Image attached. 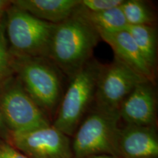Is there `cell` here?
I'll return each instance as SVG.
<instances>
[{"instance_id":"1","label":"cell","mask_w":158,"mask_h":158,"mask_svg":"<svg viewBox=\"0 0 158 158\" xmlns=\"http://www.w3.org/2000/svg\"><path fill=\"white\" fill-rule=\"evenodd\" d=\"M100 35L76 13L55 24L46 58L71 78L92 59Z\"/></svg>"},{"instance_id":"15","label":"cell","mask_w":158,"mask_h":158,"mask_svg":"<svg viewBox=\"0 0 158 158\" xmlns=\"http://www.w3.org/2000/svg\"><path fill=\"white\" fill-rule=\"evenodd\" d=\"M127 25L155 26V15L149 4L141 0H124L120 6Z\"/></svg>"},{"instance_id":"6","label":"cell","mask_w":158,"mask_h":158,"mask_svg":"<svg viewBox=\"0 0 158 158\" xmlns=\"http://www.w3.org/2000/svg\"><path fill=\"white\" fill-rule=\"evenodd\" d=\"M0 115L10 133L50 125V120L13 75L0 84Z\"/></svg>"},{"instance_id":"13","label":"cell","mask_w":158,"mask_h":158,"mask_svg":"<svg viewBox=\"0 0 158 158\" xmlns=\"http://www.w3.org/2000/svg\"><path fill=\"white\" fill-rule=\"evenodd\" d=\"M97 32H113L123 30L127 26L120 7L101 12H91L80 5L75 11Z\"/></svg>"},{"instance_id":"16","label":"cell","mask_w":158,"mask_h":158,"mask_svg":"<svg viewBox=\"0 0 158 158\" xmlns=\"http://www.w3.org/2000/svg\"><path fill=\"white\" fill-rule=\"evenodd\" d=\"M13 73L12 56L5 36V23L0 22V84Z\"/></svg>"},{"instance_id":"7","label":"cell","mask_w":158,"mask_h":158,"mask_svg":"<svg viewBox=\"0 0 158 158\" xmlns=\"http://www.w3.org/2000/svg\"><path fill=\"white\" fill-rule=\"evenodd\" d=\"M144 81H148L115 58L109 64H100L94 99L95 108L118 113L126 97Z\"/></svg>"},{"instance_id":"19","label":"cell","mask_w":158,"mask_h":158,"mask_svg":"<svg viewBox=\"0 0 158 158\" xmlns=\"http://www.w3.org/2000/svg\"><path fill=\"white\" fill-rule=\"evenodd\" d=\"M12 5L11 1L0 0V21H2V18L6 14V12Z\"/></svg>"},{"instance_id":"14","label":"cell","mask_w":158,"mask_h":158,"mask_svg":"<svg viewBox=\"0 0 158 158\" xmlns=\"http://www.w3.org/2000/svg\"><path fill=\"white\" fill-rule=\"evenodd\" d=\"M125 29L133 37L149 68L155 72L157 63V32L155 26L127 25Z\"/></svg>"},{"instance_id":"18","label":"cell","mask_w":158,"mask_h":158,"mask_svg":"<svg viewBox=\"0 0 158 158\" xmlns=\"http://www.w3.org/2000/svg\"><path fill=\"white\" fill-rule=\"evenodd\" d=\"M0 158H29L9 143L0 144Z\"/></svg>"},{"instance_id":"4","label":"cell","mask_w":158,"mask_h":158,"mask_svg":"<svg viewBox=\"0 0 158 158\" xmlns=\"http://www.w3.org/2000/svg\"><path fill=\"white\" fill-rule=\"evenodd\" d=\"M5 31L12 56L46 57L55 24L11 5L6 12Z\"/></svg>"},{"instance_id":"21","label":"cell","mask_w":158,"mask_h":158,"mask_svg":"<svg viewBox=\"0 0 158 158\" xmlns=\"http://www.w3.org/2000/svg\"><path fill=\"white\" fill-rule=\"evenodd\" d=\"M84 158H120L116 156L110 155H93L89 156V157H86Z\"/></svg>"},{"instance_id":"5","label":"cell","mask_w":158,"mask_h":158,"mask_svg":"<svg viewBox=\"0 0 158 158\" xmlns=\"http://www.w3.org/2000/svg\"><path fill=\"white\" fill-rule=\"evenodd\" d=\"M119 120L118 112H107L96 108L92 110L73 135L71 144L73 158L98 155L116 156Z\"/></svg>"},{"instance_id":"10","label":"cell","mask_w":158,"mask_h":158,"mask_svg":"<svg viewBox=\"0 0 158 158\" xmlns=\"http://www.w3.org/2000/svg\"><path fill=\"white\" fill-rule=\"evenodd\" d=\"M158 139L155 125L127 124L118 130L116 156L120 158H156Z\"/></svg>"},{"instance_id":"8","label":"cell","mask_w":158,"mask_h":158,"mask_svg":"<svg viewBox=\"0 0 158 158\" xmlns=\"http://www.w3.org/2000/svg\"><path fill=\"white\" fill-rule=\"evenodd\" d=\"M10 145L29 158H73L70 140L52 124L10 133Z\"/></svg>"},{"instance_id":"20","label":"cell","mask_w":158,"mask_h":158,"mask_svg":"<svg viewBox=\"0 0 158 158\" xmlns=\"http://www.w3.org/2000/svg\"><path fill=\"white\" fill-rule=\"evenodd\" d=\"M7 129L6 125L4 123L2 118L1 115H0V136L1 137H4V136L7 135Z\"/></svg>"},{"instance_id":"9","label":"cell","mask_w":158,"mask_h":158,"mask_svg":"<svg viewBox=\"0 0 158 158\" xmlns=\"http://www.w3.org/2000/svg\"><path fill=\"white\" fill-rule=\"evenodd\" d=\"M118 114L120 119L127 124L155 125L157 97L155 84L144 81L137 85L120 105Z\"/></svg>"},{"instance_id":"2","label":"cell","mask_w":158,"mask_h":158,"mask_svg":"<svg viewBox=\"0 0 158 158\" xmlns=\"http://www.w3.org/2000/svg\"><path fill=\"white\" fill-rule=\"evenodd\" d=\"M12 68L26 92L50 120L64 93L62 72L43 56H12Z\"/></svg>"},{"instance_id":"17","label":"cell","mask_w":158,"mask_h":158,"mask_svg":"<svg viewBox=\"0 0 158 158\" xmlns=\"http://www.w3.org/2000/svg\"><path fill=\"white\" fill-rule=\"evenodd\" d=\"M124 0H81L80 6L91 12H101L118 7Z\"/></svg>"},{"instance_id":"12","label":"cell","mask_w":158,"mask_h":158,"mask_svg":"<svg viewBox=\"0 0 158 158\" xmlns=\"http://www.w3.org/2000/svg\"><path fill=\"white\" fill-rule=\"evenodd\" d=\"M12 5L37 19L57 24L72 16L81 0H16Z\"/></svg>"},{"instance_id":"3","label":"cell","mask_w":158,"mask_h":158,"mask_svg":"<svg viewBox=\"0 0 158 158\" xmlns=\"http://www.w3.org/2000/svg\"><path fill=\"white\" fill-rule=\"evenodd\" d=\"M100 64L91 59L70 78L68 88L62 94L52 126L68 137L73 136L94 102Z\"/></svg>"},{"instance_id":"22","label":"cell","mask_w":158,"mask_h":158,"mask_svg":"<svg viewBox=\"0 0 158 158\" xmlns=\"http://www.w3.org/2000/svg\"><path fill=\"white\" fill-rule=\"evenodd\" d=\"M2 21H3V20H2ZM0 22H1V21H0Z\"/></svg>"},{"instance_id":"11","label":"cell","mask_w":158,"mask_h":158,"mask_svg":"<svg viewBox=\"0 0 158 158\" xmlns=\"http://www.w3.org/2000/svg\"><path fill=\"white\" fill-rule=\"evenodd\" d=\"M100 39L113 49L114 58L124 63L148 81L155 84V72L149 68L133 37L125 29L113 32L99 33Z\"/></svg>"}]
</instances>
